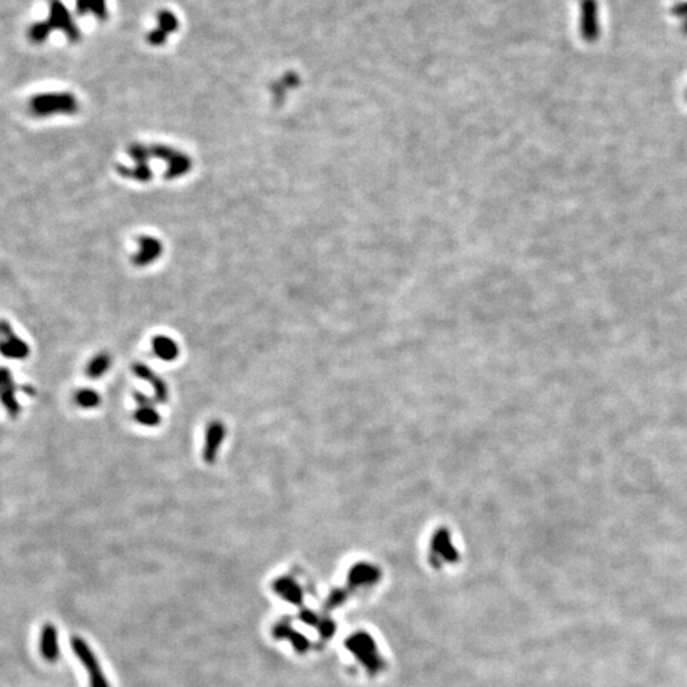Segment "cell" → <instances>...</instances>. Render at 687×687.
Instances as JSON below:
<instances>
[{
	"label": "cell",
	"instance_id": "cell-1",
	"mask_svg": "<svg viewBox=\"0 0 687 687\" xmlns=\"http://www.w3.org/2000/svg\"><path fill=\"white\" fill-rule=\"evenodd\" d=\"M28 110L36 119H49L56 115H74L79 110V102L69 92H47L34 96Z\"/></svg>",
	"mask_w": 687,
	"mask_h": 687
},
{
	"label": "cell",
	"instance_id": "cell-2",
	"mask_svg": "<svg viewBox=\"0 0 687 687\" xmlns=\"http://www.w3.org/2000/svg\"><path fill=\"white\" fill-rule=\"evenodd\" d=\"M72 648H73V652L78 657V659L85 666V670L89 675L91 687H110L109 681L103 675L98 658L92 652L89 645L87 644L82 637L74 636L72 639Z\"/></svg>",
	"mask_w": 687,
	"mask_h": 687
},
{
	"label": "cell",
	"instance_id": "cell-3",
	"mask_svg": "<svg viewBox=\"0 0 687 687\" xmlns=\"http://www.w3.org/2000/svg\"><path fill=\"white\" fill-rule=\"evenodd\" d=\"M47 22L52 30H59L67 34L70 43H78L80 40V31L61 0H50Z\"/></svg>",
	"mask_w": 687,
	"mask_h": 687
},
{
	"label": "cell",
	"instance_id": "cell-4",
	"mask_svg": "<svg viewBox=\"0 0 687 687\" xmlns=\"http://www.w3.org/2000/svg\"><path fill=\"white\" fill-rule=\"evenodd\" d=\"M226 435L227 428L221 420H212L206 425L203 447V459L206 465H214L217 462Z\"/></svg>",
	"mask_w": 687,
	"mask_h": 687
},
{
	"label": "cell",
	"instance_id": "cell-5",
	"mask_svg": "<svg viewBox=\"0 0 687 687\" xmlns=\"http://www.w3.org/2000/svg\"><path fill=\"white\" fill-rule=\"evenodd\" d=\"M580 34L587 43H594L600 37V17L597 0L580 1Z\"/></svg>",
	"mask_w": 687,
	"mask_h": 687
},
{
	"label": "cell",
	"instance_id": "cell-6",
	"mask_svg": "<svg viewBox=\"0 0 687 687\" xmlns=\"http://www.w3.org/2000/svg\"><path fill=\"white\" fill-rule=\"evenodd\" d=\"M134 400H135V410H134V419L138 424L154 428L161 423V415L155 407L157 402H153L146 395L135 391L134 392Z\"/></svg>",
	"mask_w": 687,
	"mask_h": 687
},
{
	"label": "cell",
	"instance_id": "cell-7",
	"mask_svg": "<svg viewBox=\"0 0 687 687\" xmlns=\"http://www.w3.org/2000/svg\"><path fill=\"white\" fill-rule=\"evenodd\" d=\"M153 148H154L153 151L155 152V154L160 155L162 160H164L168 164L167 177L173 178L182 176L191 168V161L184 153L175 151L170 146H163V145H157Z\"/></svg>",
	"mask_w": 687,
	"mask_h": 687
},
{
	"label": "cell",
	"instance_id": "cell-8",
	"mask_svg": "<svg viewBox=\"0 0 687 687\" xmlns=\"http://www.w3.org/2000/svg\"><path fill=\"white\" fill-rule=\"evenodd\" d=\"M133 372H134L136 377H139L140 380H143V381L149 383L152 386L157 402H160V404H167L168 402V400H170L168 386H167V383L164 382V380L162 377H160L158 374L153 371L151 367L143 364V363H135V364L133 365Z\"/></svg>",
	"mask_w": 687,
	"mask_h": 687
},
{
	"label": "cell",
	"instance_id": "cell-9",
	"mask_svg": "<svg viewBox=\"0 0 687 687\" xmlns=\"http://www.w3.org/2000/svg\"><path fill=\"white\" fill-rule=\"evenodd\" d=\"M41 653L47 662H55L59 658V635L52 624H46L41 634Z\"/></svg>",
	"mask_w": 687,
	"mask_h": 687
},
{
	"label": "cell",
	"instance_id": "cell-10",
	"mask_svg": "<svg viewBox=\"0 0 687 687\" xmlns=\"http://www.w3.org/2000/svg\"><path fill=\"white\" fill-rule=\"evenodd\" d=\"M162 254V243L153 237L140 238V251L134 257V263L139 266L152 263Z\"/></svg>",
	"mask_w": 687,
	"mask_h": 687
},
{
	"label": "cell",
	"instance_id": "cell-11",
	"mask_svg": "<svg viewBox=\"0 0 687 687\" xmlns=\"http://www.w3.org/2000/svg\"><path fill=\"white\" fill-rule=\"evenodd\" d=\"M152 347L154 354L164 362H173L179 356L177 342L164 335L155 336L153 339Z\"/></svg>",
	"mask_w": 687,
	"mask_h": 687
},
{
	"label": "cell",
	"instance_id": "cell-12",
	"mask_svg": "<svg viewBox=\"0 0 687 687\" xmlns=\"http://www.w3.org/2000/svg\"><path fill=\"white\" fill-rule=\"evenodd\" d=\"M274 589L289 602L298 603L302 600V591L292 578L283 577L275 580Z\"/></svg>",
	"mask_w": 687,
	"mask_h": 687
},
{
	"label": "cell",
	"instance_id": "cell-13",
	"mask_svg": "<svg viewBox=\"0 0 687 687\" xmlns=\"http://www.w3.org/2000/svg\"><path fill=\"white\" fill-rule=\"evenodd\" d=\"M76 10L79 16L92 13L100 21L107 19V6L106 0H76Z\"/></svg>",
	"mask_w": 687,
	"mask_h": 687
},
{
	"label": "cell",
	"instance_id": "cell-14",
	"mask_svg": "<svg viewBox=\"0 0 687 687\" xmlns=\"http://www.w3.org/2000/svg\"><path fill=\"white\" fill-rule=\"evenodd\" d=\"M111 363H112V359H111L109 353H100L94 356V359L91 360V363L88 364L87 373L92 378H100L110 369Z\"/></svg>",
	"mask_w": 687,
	"mask_h": 687
},
{
	"label": "cell",
	"instance_id": "cell-15",
	"mask_svg": "<svg viewBox=\"0 0 687 687\" xmlns=\"http://www.w3.org/2000/svg\"><path fill=\"white\" fill-rule=\"evenodd\" d=\"M51 31H52V28H51V25H49L47 21L36 22V23L30 27L28 37H30V40L34 43H43L49 39Z\"/></svg>",
	"mask_w": 687,
	"mask_h": 687
},
{
	"label": "cell",
	"instance_id": "cell-16",
	"mask_svg": "<svg viewBox=\"0 0 687 687\" xmlns=\"http://www.w3.org/2000/svg\"><path fill=\"white\" fill-rule=\"evenodd\" d=\"M157 21L160 28L163 30L167 34L175 32L178 28V19L176 16L167 9H162L157 14Z\"/></svg>",
	"mask_w": 687,
	"mask_h": 687
},
{
	"label": "cell",
	"instance_id": "cell-17",
	"mask_svg": "<svg viewBox=\"0 0 687 687\" xmlns=\"http://www.w3.org/2000/svg\"><path fill=\"white\" fill-rule=\"evenodd\" d=\"M76 402L85 408H94L101 404V396L94 390H82L76 395Z\"/></svg>",
	"mask_w": 687,
	"mask_h": 687
},
{
	"label": "cell",
	"instance_id": "cell-18",
	"mask_svg": "<svg viewBox=\"0 0 687 687\" xmlns=\"http://www.w3.org/2000/svg\"><path fill=\"white\" fill-rule=\"evenodd\" d=\"M146 40L153 46H161V45L166 43L167 34L163 30H161V28H155V30H153L152 32L148 34Z\"/></svg>",
	"mask_w": 687,
	"mask_h": 687
},
{
	"label": "cell",
	"instance_id": "cell-19",
	"mask_svg": "<svg viewBox=\"0 0 687 687\" xmlns=\"http://www.w3.org/2000/svg\"><path fill=\"white\" fill-rule=\"evenodd\" d=\"M673 14L682 21V30L687 34V1L676 4L672 9Z\"/></svg>",
	"mask_w": 687,
	"mask_h": 687
}]
</instances>
